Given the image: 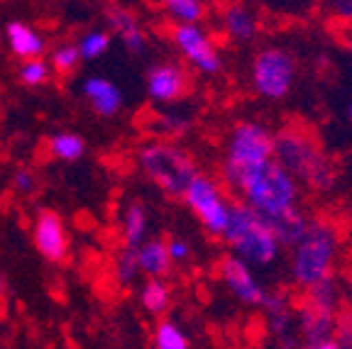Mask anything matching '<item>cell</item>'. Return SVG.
I'll return each instance as SVG.
<instances>
[{
    "label": "cell",
    "instance_id": "6da1fadb",
    "mask_svg": "<svg viewBox=\"0 0 352 349\" xmlns=\"http://www.w3.org/2000/svg\"><path fill=\"white\" fill-rule=\"evenodd\" d=\"M226 183L235 193H240L242 205H248L264 220H274L289 210H296L298 201H301V185L296 183L294 176L286 174L274 159L226 181Z\"/></svg>",
    "mask_w": 352,
    "mask_h": 349
},
{
    "label": "cell",
    "instance_id": "7a4b0ae2",
    "mask_svg": "<svg viewBox=\"0 0 352 349\" xmlns=\"http://www.w3.org/2000/svg\"><path fill=\"white\" fill-rule=\"evenodd\" d=\"M274 161L296 179V183H306L316 191H328L336 183V169L330 159L320 149V144L298 127H284L274 132Z\"/></svg>",
    "mask_w": 352,
    "mask_h": 349
},
{
    "label": "cell",
    "instance_id": "3957f363",
    "mask_svg": "<svg viewBox=\"0 0 352 349\" xmlns=\"http://www.w3.org/2000/svg\"><path fill=\"white\" fill-rule=\"evenodd\" d=\"M338 257H340V235L330 223L316 220L308 223L303 237L292 247V269L294 284L303 291L325 284L333 278Z\"/></svg>",
    "mask_w": 352,
    "mask_h": 349
},
{
    "label": "cell",
    "instance_id": "277c9868",
    "mask_svg": "<svg viewBox=\"0 0 352 349\" xmlns=\"http://www.w3.org/2000/svg\"><path fill=\"white\" fill-rule=\"evenodd\" d=\"M223 240L232 249V257L248 267H270L281 254V245L276 242L270 223L242 203L230 207V220Z\"/></svg>",
    "mask_w": 352,
    "mask_h": 349
},
{
    "label": "cell",
    "instance_id": "5b68a950",
    "mask_svg": "<svg viewBox=\"0 0 352 349\" xmlns=\"http://www.w3.org/2000/svg\"><path fill=\"white\" fill-rule=\"evenodd\" d=\"M140 166L152 183H157L166 196L182 198L186 185L198 174L193 157L171 142H147L138 154Z\"/></svg>",
    "mask_w": 352,
    "mask_h": 349
},
{
    "label": "cell",
    "instance_id": "8992f818",
    "mask_svg": "<svg viewBox=\"0 0 352 349\" xmlns=\"http://www.w3.org/2000/svg\"><path fill=\"white\" fill-rule=\"evenodd\" d=\"M272 159H274V132L264 122L242 120L228 135L223 179L230 181L254 166L267 164Z\"/></svg>",
    "mask_w": 352,
    "mask_h": 349
},
{
    "label": "cell",
    "instance_id": "52a82bcc",
    "mask_svg": "<svg viewBox=\"0 0 352 349\" xmlns=\"http://www.w3.org/2000/svg\"><path fill=\"white\" fill-rule=\"evenodd\" d=\"M298 61L286 47H264L250 64V86L264 100H281L292 93Z\"/></svg>",
    "mask_w": 352,
    "mask_h": 349
},
{
    "label": "cell",
    "instance_id": "ba28073f",
    "mask_svg": "<svg viewBox=\"0 0 352 349\" xmlns=\"http://www.w3.org/2000/svg\"><path fill=\"white\" fill-rule=\"evenodd\" d=\"M184 203L188 205L198 223L208 229L210 235H220L226 232L228 220H230V207L232 203L228 201L226 191L218 185V181L210 179L206 174H196L193 181L186 185L184 191Z\"/></svg>",
    "mask_w": 352,
    "mask_h": 349
},
{
    "label": "cell",
    "instance_id": "9c48e42d",
    "mask_svg": "<svg viewBox=\"0 0 352 349\" xmlns=\"http://www.w3.org/2000/svg\"><path fill=\"white\" fill-rule=\"evenodd\" d=\"M336 306H338V289L333 278L308 291V300L296 313V328H301L306 342H320V339L333 337L330 333L338 325Z\"/></svg>",
    "mask_w": 352,
    "mask_h": 349
},
{
    "label": "cell",
    "instance_id": "30bf717a",
    "mask_svg": "<svg viewBox=\"0 0 352 349\" xmlns=\"http://www.w3.org/2000/svg\"><path fill=\"white\" fill-rule=\"evenodd\" d=\"M171 42L176 52L204 76H215L223 71V54L210 39L208 30L204 25H174Z\"/></svg>",
    "mask_w": 352,
    "mask_h": 349
},
{
    "label": "cell",
    "instance_id": "8fae6325",
    "mask_svg": "<svg viewBox=\"0 0 352 349\" xmlns=\"http://www.w3.org/2000/svg\"><path fill=\"white\" fill-rule=\"evenodd\" d=\"M32 240L37 251L47 262H64L69 254V229L54 210H39L32 223Z\"/></svg>",
    "mask_w": 352,
    "mask_h": 349
},
{
    "label": "cell",
    "instance_id": "7c38bea8",
    "mask_svg": "<svg viewBox=\"0 0 352 349\" xmlns=\"http://www.w3.org/2000/svg\"><path fill=\"white\" fill-rule=\"evenodd\" d=\"M144 86H147L149 98L157 103H176L188 91V74L184 66L174 61H160L147 69Z\"/></svg>",
    "mask_w": 352,
    "mask_h": 349
},
{
    "label": "cell",
    "instance_id": "4fadbf2b",
    "mask_svg": "<svg viewBox=\"0 0 352 349\" xmlns=\"http://www.w3.org/2000/svg\"><path fill=\"white\" fill-rule=\"evenodd\" d=\"M220 278L226 289L235 295L240 303L245 306H257L264 298V286L259 284V278L254 276L252 267H248L245 262H240L237 257H226L220 262Z\"/></svg>",
    "mask_w": 352,
    "mask_h": 349
},
{
    "label": "cell",
    "instance_id": "5bb4252c",
    "mask_svg": "<svg viewBox=\"0 0 352 349\" xmlns=\"http://www.w3.org/2000/svg\"><path fill=\"white\" fill-rule=\"evenodd\" d=\"M220 30L230 42L252 44L259 37V15L248 5H228L220 12Z\"/></svg>",
    "mask_w": 352,
    "mask_h": 349
},
{
    "label": "cell",
    "instance_id": "9a60e30c",
    "mask_svg": "<svg viewBox=\"0 0 352 349\" xmlns=\"http://www.w3.org/2000/svg\"><path fill=\"white\" fill-rule=\"evenodd\" d=\"M105 22H108L110 34H118L120 42L130 54H142L147 49V34L140 25L138 15L130 12L127 8H108L105 10Z\"/></svg>",
    "mask_w": 352,
    "mask_h": 349
},
{
    "label": "cell",
    "instance_id": "2e32d148",
    "mask_svg": "<svg viewBox=\"0 0 352 349\" xmlns=\"http://www.w3.org/2000/svg\"><path fill=\"white\" fill-rule=\"evenodd\" d=\"M81 93H83V98L91 103V108L96 110V115H100V117H113V115H118L122 103H125V95H122L120 88L113 81L100 78V76L83 78Z\"/></svg>",
    "mask_w": 352,
    "mask_h": 349
},
{
    "label": "cell",
    "instance_id": "e0dca14e",
    "mask_svg": "<svg viewBox=\"0 0 352 349\" xmlns=\"http://www.w3.org/2000/svg\"><path fill=\"white\" fill-rule=\"evenodd\" d=\"M259 308H264L267 313V325H270L272 335L279 339L286 337H294V325H296V313L292 311V300L289 295L276 291V293H270V291H264V298L259 303Z\"/></svg>",
    "mask_w": 352,
    "mask_h": 349
},
{
    "label": "cell",
    "instance_id": "ac0fdd59",
    "mask_svg": "<svg viewBox=\"0 0 352 349\" xmlns=\"http://www.w3.org/2000/svg\"><path fill=\"white\" fill-rule=\"evenodd\" d=\"M6 39L10 52L15 56H20L22 61L42 59V54L47 52V39L39 34V30H34L28 22H8Z\"/></svg>",
    "mask_w": 352,
    "mask_h": 349
},
{
    "label": "cell",
    "instance_id": "d6986e66",
    "mask_svg": "<svg viewBox=\"0 0 352 349\" xmlns=\"http://www.w3.org/2000/svg\"><path fill=\"white\" fill-rule=\"evenodd\" d=\"M135 254H138L140 273H144L147 278H164L171 271V259H169V251H166V242L144 240L135 249Z\"/></svg>",
    "mask_w": 352,
    "mask_h": 349
},
{
    "label": "cell",
    "instance_id": "ffe728a7",
    "mask_svg": "<svg viewBox=\"0 0 352 349\" xmlns=\"http://www.w3.org/2000/svg\"><path fill=\"white\" fill-rule=\"evenodd\" d=\"M147 227L149 215L144 203H130L125 207V213H122V242H125V249H138L147 240Z\"/></svg>",
    "mask_w": 352,
    "mask_h": 349
},
{
    "label": "cell",
    "instance_id": "44dd1931",
    "mask_svg": "<svg viewBox=\"0 0 352 349\" xmlns=\"http://www.w3.org/2000/svg\"><path fill=\"white\" fill-rule=\"evenodd\" d=\"M267 223H270L272 232H274V237L281 245V249H284V247L292 249V247L303 237V232H306V227H308L311 220H308L306 215L296 207V210H289V213L279 215V218H274V220H267Z\"/></svg>",
    "mask_w": 352,
    "mask_h": 349
},
{
    "label": "cell",
    "instance_id": "7402d4cb",
    "mask_svg": "<svg viewBox=\"0 0 352 349\" xmlns=\"http://www.w3.org/2000/svg\"><path fill=\"white\" fill-rule=\"evenodd\" d=\"M140 303L147 313L152 315H162L166 313L171 303V289L164 278H147L140 289Z\"/></svg>",
    "mask_w": 352,
    "mask_h": 349
},
{
    "label": "cell",
    "instance_id": "603a6c76",
    "mask_svg": "<svg viewBox=\"0 0 352 349\" xmlns=\"http://www.w3.org/2000/svg\"><path fill=\"white\" fill-rule=\"evenodd\" d=\"M50 154L61 161H78L86 154V139L76 132H59L50 139Z\"/></svg>",
    "mask_w": 352,
    "mask_h": 349
},
{
    "label": "cell",
    "instance_id": "cb8c5ba5",
    "mask_svg": "<svg viewBox=\"0 0 352 349\" xmlns=\"http://www.w3.org/2000/svg\"><path fill=\"white\" fill-rule=\"evenodd\" d=\"M164 10L176 25H201L206 17V5L198 0H169Z\"/></svg>",
    "mask_w": 352,
    "mask_h": 349
},
{
    "label": "cell",
    "instance_id": "d4e9b609",
    "mask_svg": "<svg viewBox=\"0 0 352 349\" xmlns=\"http://www.w3.org/2000/svg\"><path fill=\"white\" fill-rule=\"evenodd\" d=\"M154 349H191L186 333L174 320H160L154 328Z\"/></svg>",
    "mask_w": 352,
    "mask_h": 349
},
{
    "label": "cell",
    "instance_id": "484cf974",
    "mask_svg": "<svg viewBox=\"0 0 352 349\" xmlns=\"http://www.w3.org/2000/svg\"><path fill=\"white\" fill-rule=\"evenodd\" d=\"M78 56L86 61H94L100 59L105 52L110 49V32L108 30H88L76 44Z\"/></svg>",
    "mask_w": 352,
    "mask_h": 349
},
{
    "label": "cell",
    "instance_id": "4316f807",
    "mask_svg": "<svg viewBox=\"0 0 352 349\" xmlns=\"http://www.w3.org/2000/svg\"><path fill=\"white\" fill-rule=\"evenodd\" d=\"M17 76H20V81L25 83V86H30V88L42 86V83H47V81H50V76H52L50 61H44V59L22 61Z\"/></svg>",
    "mask_w": 352,
    "mask_h": 349
},
{
    "label": "cell",
    "instance_id": "83f0119b",
    "mask_svg": "<svg viewBox=\"0 0 352 349\" xmlns=\"http://www.w3.org/2000/svg\"><path fill=\"white\" fill-rule=\"evenodd\" d=\"M78 61H81V56H78L76 44H59V47H56V49L52 52L50 69H54L56 74L66 76V74L76 71Z\"/></svg>",
    "mask_w": 352,
    "mask_h": 349
},
{
    "label": "cell",
    "instance_id": "f1b7e54d",
    "mask_svg": "<svg viewBox=\"0 0 352 349\" xmlns=\"http://www.w3.org/2000/svg\"><path fill=\"white\" fill-rule=\"evenodd\" d=\"M140 276V267H138V254L135 249H122L116 259V278L120 286H130L135 284Z\"/></svg>",
    "mask_w": 352,
    "mask_h": 349
},
{
    "label": "cell",
    "instance_id": "f546056e",
    "mask_svg": "<svg viewBox=\"0 0 352 349\" xmlns=\"http://www.w3.org/2000/svg\"><path fill=\"white\" fill-rule=\"evenodd\" d=\"M157 127H160V132H164V135L176 137V135H186V132L191 130V120L179 113H162L160 120H157Z\"/></svg>",
    "mask_w": 352,
    "mask_h": 349
},
{
    "label": "cell",
    "instance_id": "4dcf8cb0",
    "mask_svg": "<svg viewBox=\"0 0 352 349\" xmlns=\"http://www.w3.org/2000/svg\"><path fill=\"white\" fill-rule=\"evenodd\" d=\"M166 251H169V259H171V264H184V262H188L191 259V245H188L184 237H174V240H169L166 242Z\"/></svg>",
    "mask_w": 352,
    "mask_h": 349
},
{
    "label": "cell",
    "instance_id": "1f68e13d",
    "mask_svg": "<svg viewBox=\"0 0 352 349\" xmlns=\"http://www.w3.org/2000/svg\"><path fill=\"white\" fill-rule=\"evenodd\" d=\"M12 185H15V191L30 196V193L37 191V176L30 169H17L15 176H12Z\"/></svg>",
    "mask_w": 352,
    "mask_h": 349
},
{
    "label": "cell",
    "instance_id": "d6a6232c",
    "mask_svg": "<svg viewBox=\"0 0 352 349\" xmlns=\"http://www.w3.org/2000/svg\"><path fill=\"white\" fill-rule=\"evenodd\" d=\"M336 330H338L336 339H338V344H340V349H352V315L342 317L336 325Z\"/></svg>",
    "mask_w": 352,
    "mask_h": 349
},
{
    "label": "cell",
    "instance_id": "836d02e7",
    "mask_svg": "<svg viewBox=\"0 0 352 349\" xmlns=\"http://www.w3.org/2000/svg\"><path fill=\"white\" fill-rule=\"evenodd\" d=\"M330 10L336 12V17H340V20L352 22V0H338V3L330 5Z\"/></svg>",
    "mask_w": 352,
    "mask_h": 349
},
{
    "label": "cell",
    "instance_id": "e575fe53",
    "mask_svg": "<svg viewBox=\"0 0 352 349\" xmlns=\"http://www.w3.org/2000/svg\"><path fill=\"white\" fill-rule=\"evenodd\" d=\"M301 349H340V344H338L336 337H328V339H320V342H308Z\"/></svg>",
    "mask_w": 352,
    "mask_h": 349
},
{
    "label": "cell",
    "instance_id": "d590c367",
    "mask_svg": "<svg viewBox=\"0 0 352 349\" xmlns=\"http://www.w3.org/2000/svg\"><path fill=\"white\" fill-rule=\"evenodd\" d=\"M0 295H6V278L0 276Z\"/></svg>",
    "mask_w": 352,
    "mask_h": 349
},
{
    "label": "cell",
    "instance_id": "8d00e7d4",
    "mask_svg": "<svg viewBox=\"0 0 352 349\" xmlns=\"http://www.w3.org/2000/svg\"><path fill=\"white\" fill-rule=\"evenodd\" d=\"M347 117H350V122H352V103H350V108H347Z\"/></svg>",
    "mask_w": 352,
    "mask_h": 349
},
{
    "label": "cell",
    "instance_id": "74e56055",
    "mask_svg": "<svg viewBox=\"0 0 352 349\" xmlns=\"http://www.w3.org/2000/svg\"><path fill=\"white\" fill-rule=\"evenodd\" d=\"M347 47H350V52H352V39H350V42H347Z\"/></svg>",
    "mask_w": 352,
    "mask_h": 349
}]
</instances>
